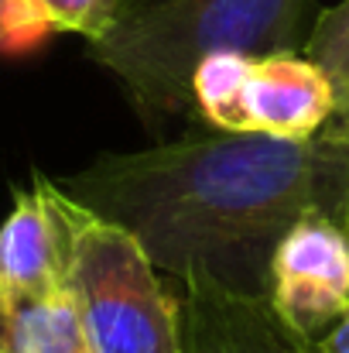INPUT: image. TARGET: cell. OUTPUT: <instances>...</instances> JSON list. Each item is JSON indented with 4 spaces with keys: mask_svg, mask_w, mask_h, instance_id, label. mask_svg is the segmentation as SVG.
<instances>
[{
    "mask_svg": "<svg viewBox=\"0 0 349 353\" xmlns=\"http://www.w3.org/2000/svg\"><path fill=\"white\" fill-rule=\"evenodd\" d=\"M55 185L140 240L175 278L209 274L267 299L271 254L305 216L349 230V127L312 137L185 134L130 154H100Z\"/></svg>",
    "mask_w": 349,
    "mask_h": 353,
    "instance_id": "1",
    "label": "cell"
},
{
    "mask_svg": "<svg viewBox=\"0 0 349 353\" xmlns=\"http://www.w3.org/2000/svg\"><path fill=\"white\" fill-rule=\"evenodd\" d=\"M315 0H116L110 28L89 41L147 120L192 107V72L206 55H284L308 41Z\"/></svg>",
    "mask_w": 349,
    "mask_h": 353,
    "instance_id": "2",
    "label": "cell"
},
{
    "mask_svg": "<svg viewBox=\"0 0 349 353\" xmlns=\"http://www.w3.org/2000/svg\"><path fill=\"white\" fill-rule=\"evenodd\" d=\"M59 213L65 227V288L89 353H182V305L161 285L140 240L62 189Z\"/></svg>",
    "mask_w": 349,
    "mask_h": 353,
    "instance_id": "3",
    "label": "cell"
},
{
    "mask_svg": "<svg viewBox=\"0 0 349 353\" xmlns=\"http://www.w3.org/2000/svg\"><path fill=\"white\" fill-rule=\"evenodd\" d=\"M192 107L226 134L312 137L336 114L329 76L298 52L206 55L192 72Z\"/></svg>",
    "mask_w": 349,
    "mask_h": 353,
    "instance_id": "4",
    "label": "cell"
},
{
    "mask_svg": "<svg viewBox=\"0 0 349 353\" xmlns=\"http://www.w3.org/2000/svg\"><path fill=\"white\" fill-rule=\"evenodd\" d=\"M267 302L284 326L319 340L349 309V230L326 216L298 220L271 254Z\"/></svg>",
    "mask_w": 349,
    "mask_h": 353,
    "instance_id": "5",
    "label": "cell"
},
{
    "mask_svg": "<svg viewBox=\"0 0 349 353\" xmlns=\"http://www.w3.org/2000/svg\"><path fill=\"white\" fill-rule=\"evenodd\" d=\"M182 285V353H322L260 295L233 292L202 271L185 274Z\"/></svg>",
    "mask_w": 349,
    "mask_h": 353,
    "instance_id": "6",
    "label": "cell"
},
{
    "mask_svg": "<svg viewBox=\"0 0 349 353\" xmlns=\"http://www.w3.org/2000/svg\"><path fill=\"white\" fill-rule=\"evenodd\" d=\"M65 288V227L59 189L34 175L31 189L14 192V210L0 223V292L52 295Z\"/></svg>",
    "mask_w": 349,
    "mask_h": 353,
    "instance_id": "7",
    "label": "cell"
},
{
    "mask_svg": "<svg viewBox=\"0 0 349 353\" xmlns=\"http://www.w3.org/2000/svg\"><path fill=\"white\" fill-rule=\"evenodd\" d=\"M0 353H89L69 288L52 295L0 292Z\"/></svg>",
    "mask_w": 349,
    "mask_h": 353,
    "instance_id": "8",
    "label": "cell"
},
{
    "mask_svg": "<svg viewBox=\"0 0 349 353\" xmlns=\"http://www.w3.org/2000/svg\"><path fill=\"white\" fill-rule=\"evenodd\" d=\"M305 55L329 76L336 90V114L332 123L349 127V0L322 10L308 31Z\"/></svg>",
    "mask_w": 349,
    "mask_h": 353,
    "instance_id": "9",
    "label": "cell"
},
{
    "mask_svg": "<svg viewBox=\"0 0 349 353\" xmlns=\"http://www.w3.org/2000/svg\"><path fill=\"white\" fill-rule=\"evenodd\" d=\"M116 0H28V7L48 24V31H72L96 41L114 21Z\"/></svg>",
    "mask_w": 349,
    "mask_h": 353,
    "instance_id": "10",
    "label": "cell"
},
{
    "mask_svg": "<svg viewBox=\"0 0 349 353\" xmlns=\"http://www.w3.org/2000/svg\"><path fill=\"white\" fill-rule=\"evenodd\" d=\"M48 38V24L28 7V0H0V55L31 52Z\"/></svg>",
    "mask_w": 349,
    "mask_h": 353,
    "instance_id": "11",
    "label": "cell"
},
{
    "mask_svg": "<svg viewBox=\"0 0 349 353\" xmlns=\"http://www.w3.org/2000/svg\"><path fill=\"white\" fill-rule=\"evenodd\" d=\"M322 353H349V309L315 340Z\"/></svg>",
    "mask_w": 349,
    "mask_h": 353,
    "instance_id": "12",
    "label": "cell"
}]
</instances>
